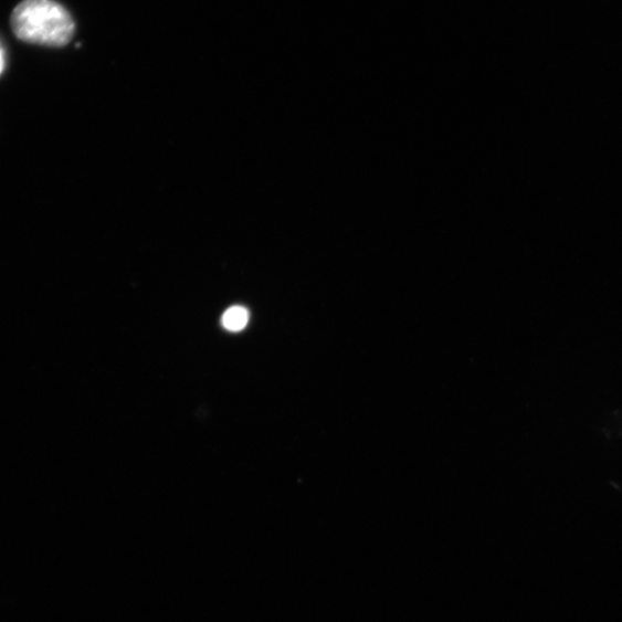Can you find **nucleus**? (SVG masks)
Wrapping results in <instances>:
<instances>
[{
  "label": "nucleus",
  "mask_w": 622,
  "mask_h": 622,
  "mask_svg": "<svg viewBox=\"0 0 622 622\" xmlns=\"http://www.w3.org/2000/svg\"><path fill=\"white\" fill-rule=\"evenodd\" d=\"M11 25L23 42L57 48L66 45L75 31L71 14L53 0H23L12 13Z\"/></svg>",
  "instance_id": "1"
},
{
  "label": "nucleus",
  "mask_w": 622,
  "mask_h": 622,
  "mask_svg": "<svg viewBox=\"0 0 622 622\" xmlns=\"http://www.w3.org/2000/svg\"><path fill=\"white\" fill-rule=\"evenodd\" d=\"M250 313L245 307L234 306L228 309L223 317V327L231 333L242 331L247 327Z\"/></svg>",
  "instance_id": "2"
},
{
  "label": "nucleus",
  "mask_w": 622,
  "mask_h": 622,
  "mask_svg": "<svg viewBox=\"0 0 622 622\" xmlns=\"http://www.w3.org/2000/svg\"><path fill=\"white\" fill-rule=\"evenodd\" d=\"M7 65L6 49L2 43H0V75L3 74Z\"/></svg>",
  "instance_id": "3"
}]
</instances>
